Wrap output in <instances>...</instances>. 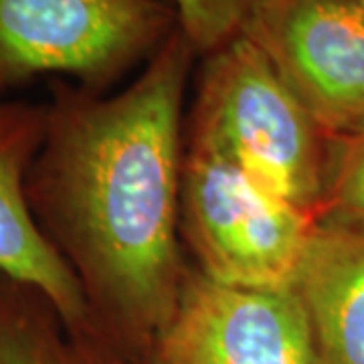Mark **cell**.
<instances>
[{
    "instance_id": "obj_1",
    "label": "cell",
    "mask_w": 364,
    "mask_h": 364,
    "mask_svg": "<svg viewBox=\"0 0 364 364\" xmlns=\"http://www.w3.org/2000/svg\"><path fill=\"white\" fill-rule=\"evenodd\" d=\"M195 55L176 28L109 97L55 81L26 182L41 231L77 277L93 334L128 356L152 352L191 272L178 235Z\"/></svg>"
},
{
    "instance_id": "obj_2",
    "label": "cell",
    "mask_w": 364,
    "mask_h": 364,
    "mask_svg": "<svg viewBox=\"0 0 364 364\" xmlns=\"http://www.w3.org/2000/svg\"><path fill=\"white\" fill-rule=\"evenodd\" d=\"M184 132V142L233 160L320 219L330 166L326 134L243 33L205 55Z\"/></svg>"
},
{
    "instance_id": "obj_3",
    "label": "cell",
    "mask_w": 364,
    "mask_h": 364,
    "mask_svg": "<svg viewBox=\"0 0 364 364\" xmlns=\"http://www.w3.org/2000/svg\"><path fill=\"white\" fill-rule=\"evenodd\" d=\"M318 217L291 205L219 152L184 142L181 233L208 279L291 286Z\"/></svg>"
},
{
    "instance_id": "obj_4",
    "label": "cell",
    "mask_w": 364,
    "mask_h": 364,
    "mask_svg": "<svg viewBox=\"0 0 364 364\" xmlns=\"http://www.w3.org/2000/svg\"><path fill=\"white\" fill-rule=\"evenodd\" d=\"M176 28L158 0H0V91L63 75L104 93Z\"/></svg>"
},
{
    "instance_id": "obj_5",
    "label": "cell",
    "mask_w": 364,
    "mask_h": 364,
    "mask_svg": "<svg viewBox=\"0 0 364 364\" xmlns=\"http://www.w3.org/2000/svg\"><path fill=\"white\" fill-rule=\"evenodd\" d=\"M241 33L326 136L364 128V13L356 0H257Z\"/></svg>"
},
{
    "instance_id": "obj_6",
    "label": "cell",
    "mask_w": 364,
    "mask_h": 364,
    "mask_svg": "<svg viewBox=\"0 0 364 364\" xmlns=\"http://www.w3.org/2000/svg\"><path fill=\"white\" fill-rule=\"evenodd\" d=\"M154 364H318L294 286L241 287L191 267Z\"/></svg>"
},
{
    "instance_id": "obj_7",
    "label": "cell",
    "mask_w": 364,
    "mask_h": 364,
    "mask_svg": "<svg viewBox=\"0 0 364 364\" xmlns=\"http://www.w3.org/2000/svg\"><path fill=\"white\" fill-rule=\"evenodd\" d=\"M49 105L0 102V273L51 301L71 338L93 334L77 277L35 219L26 182L47 134Z\"/></svg>"
},
{
    "instance_id": "obj_8",
    "label": "cell",
    "mask_w": 364,
    "mask_h": 364,
    "mask_svg": "<svg viewBox=\"0 0 364 364\" xmlns=\"http://www.w3.org/2000/svg\"><path fill=\"white\" fill-rule=\"evenodd\" d=\"M291 286L318 364H364V223L320 217Z\"/></svg>"
},
{
    "instance_id": "obj_9",
    "label": "cell",
    "mask_w": 364,
    "mask_h": 364,
    "mask_svg": "<svg viewBox=\"0 0 364 364\" xmlns=\"http://www.w3.org/2000/svg\"><path fill=\"white\" fill-rule=\"evenodd\" d=\"M0 364H87L51 301L0 273Z\"/></svg>"
},
{
    "instance_id": "obj_10",
    "label": "cell",
    "mask_w": 364,
    "mask_h": 364,
    "mask_svg": "<svg viewBox=\"0 0 364 364\" xmlns=\"http://www.w3.org/2000/svg\"><path fill=\"white\" fill-rule=\"evenodd\" d=\"M255 4L257 0H172L178 28L203 55L237 37Z\"/></svg>"
},
{
    "instance_id": "obj_11",
    "label": "cell",
    "mask_w": 364,
    "mask_h": 364,
    "mask_svg": "<svg viewBox=\"0 0 364 364\" xmlns=\"http://www.w3.org/2000/svg\"><path fill=\"white\" fill-rule=\"evenodd\" d=\"M320 217L364 223V128L346 136L330 154Z\"/></svg>"
},
{
    "instance_id": "obj_12",
    "label": "cell",
    "mask_w": 364,
    "mask_h": 364,
    "mask_svg": "<svg viewBox=\"0 0 364 364\" xmlns=\"http://www.w3.org/2000/svg\"><path fill=\"white\" fill-rule=\"evenodd\" d=\"M77 342L85 350L87 364H154L150 360V356H128V354L114 350L97 336H90Z\"/></svg>"
},
{
    "instance_id": "obj_13",
    "label": "cell",
    "mask_w": 364,
    "mask_h": 364,
    "mask_svg": "<svg viewBox=\"0 0 364 364\" xmlns=\"http://www.w3.org/2000/svg\"><path fill=\"white\" fill-rule=\"evenodd\" d=\"M356 2H358V6L363 9V13H364V0H356Z\"/></svg>"
}]
</instances>
